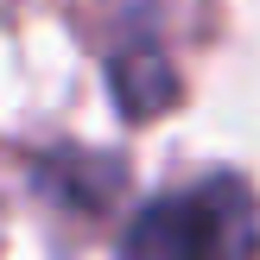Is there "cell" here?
Masks as SVG:
<instances>
[{
    "label": "cell",
    "instance_id": "6da1fadb",
    "mask_svg": "<svg viewBox=\"0 0 260 260\" xmlns=\"http://www.w3.org/2000/svg\"><path fill=\"white\" fill-rule=\"evenodd\" d=\"M241 190L210 184V190H190V197H159L140 210L134 235H127V260H216L222 254V222H229V203Z\"/></svg>",
    "mask_w": 260,
    "mask_h": 260
},
{
    "label": "cell",
    "instance_id": "7a4b0ae2",
    "mask_svg": "<svg viewBox=\"0 0 260 260\" xmlns=\"http://www.w3.org/2000/svg\"><path fill=\"white\" fill-rule=\"evenodd\" d=\"M114 95H121V108L127 114H152L159 102H172V76H165V63L159 57H121L114 63Z\"/></svg>",
    "mask_w": 260,
    "mask_h": 260
}]
</instances>
